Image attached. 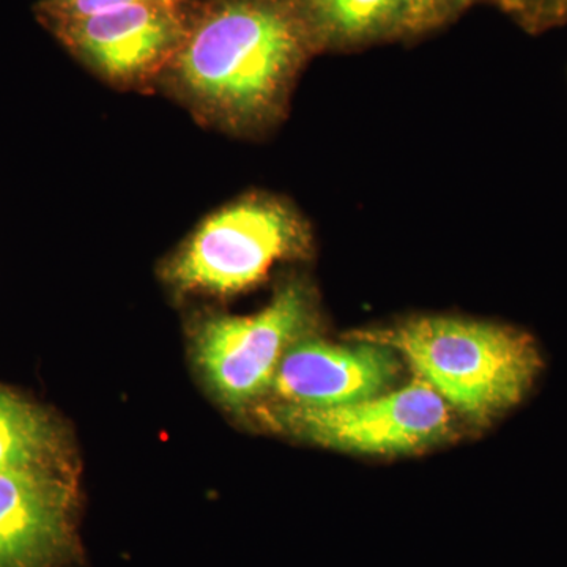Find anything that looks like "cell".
<instances>
[{
	"label": "cell",
	"mask_w": 567,
	"mask_h": 567,
	"mask_svg": "<svg viewBox=\"0 0 567 567\" xmlns=\"http://www.w3.org/2000/svg\"><path fill=\"white\" fill-rule=\"evenodd\" d=\"M352 339L390 347L447 405L476 423L517 405L543 368L525 331L458 317H415L357 331Z\"/></svg>",
	"instance_id": "obj_2"
},
{
	"label": "cell",
	"mask_w": 567,
	"mask_h": 567,
	"mask_svg": "<svg viewBox=\"0 0 567 567\" xmlns=\"http://www.w3.org/2000/svg\"><path fill=\"white\" fill-rule=\"evenodd\" d=\"M76 547L73 488L63 472H0V567H62Z\"/></svg>",
	"instance_id": "obj_7"
},
{
	"label": "cell",
	"mask_w": 567,
	"mask_h": 567,
	"mask_svg": "<svg viewBox=\"0 0 567 567\" xmlns=\"http://www.w3.org/2000/svg\"><path fill=\"white\" fill-rule=\"evenodd\" d=\"M192 13L188 0H155L63 22L50 31L104 80L141 87L166 73Z\"/></svg>",
	"instance_id": "obj_6"
},
{
	"label": "cell",
	"mask_w": 567,
	"mask_h": 567,
	"mask_svg": "<svg viewBox=\"0 0 567 567\" xmlns=\"http://www.w3.org/2000/svg\"><path fill=\"white\" fill-rule=\"evenodd\" d=\"M311 227L292 205L249 194L213 213L164 265L163 276L186 293L227 297L251 289L271 267L303 259Z\"/></svg>",
	"instance_id": "obj_3"
},
{
	"label": "cell",
	"mask_w": 567,
	"mask_h": 567,
	"mask_svg": "<svg viewBox=\"0 0 567 567\" xmlns=\"http://www.w3.org/2000/svg\"><path fill=\"white\" fill-rule=\"evenodd\" d=\"M62 431L54 417L20 394L0 388V472H63Z\"/></svg>",
	"instance_id": "obj_10"
},
{
	"label": "cell",
	"mask_w": 567,
	"mask_h": 567,
	"mask_svg": "<svg viewBox=\"0 0 567 567\" xmlns=\"http://www.w3.org/2000/svg\"><path fill=\"white\" fill-rule=\"evenodd\" d=\"M312 52L293 0H210L164 74L204 121L252 136L281 121Z\"/></svg>",
	"instance_id": "obj_1"
},
{
	"label": "cell",
	"mask_w": 567,
	"mask_h": 567,
	"mask_svg": "<svg viewBox=\"0 0 567 567\" xmlns=\"http://www.w3.org/2000/svg\"><path fill=\"white\" fill-rule=\"evenodd\" d=\"M317 51H347L421 33V0H293Z\"/></svg>",
	"instance_id": "obj_9"
},
{
	"label": "cell",
	"mask_w": 567,
	"mask_h": 567,
	"mask_svg": "<svg viewBox=\"0 0 567 567\" xmlns=\"http://www.w3.org/2000/svg\"><path fill=\"white\" fill-rule=\"evenodd\" d=\"M316 303L301 281L282 286L252 316H212L194 336V354L224 404L240 409L271 390L287 350L315 327Z\"/></svg>",
	"instance_id": "obj_4"
},
{
	"label": "cell",
	"mask_w": 567,
	"mask_h": 567,
	"mask_svg": "<svg viewBox=\"0 0 567 567\" xmlns=\"http://www.w3.org/2000/svg\"><path fill=\"white\" fill-rule=\"evenodd\" d=\"M527 31L537 33L567 21V0H494Z\"/></svg>",
	"instance_id": "obj_12"
},
{
	"label": "cell",
	"mask_w": 567,
	"mask_h": 567,
	"mask_svg": "<svg viewBox=\"0 0 567 567\" xmlns=\"http://www.w3.org/2000/svg\"><path fill=\"white\" fill-rule=\"evenodd\" d=\"M475 2L476 0H421V33L453 20L456 14Z\"/></svg>",
	"instance_id": "obj_13"
},
{
	"label": "cell",
	"mask_w": 567,
	"mask_h": 567,
	"mask_svg": "<svg viewBox=\"0 0 567 567\" xmlns=\"http://www.w3.org/2000/svg\"><path fill=\"white\" fill-rule=\"evenodd\" d=\"M271 427L324 447L360 454L415 453L450 432V409L424 380L338 406L278 404Z\"/></svg>",
	"instance_id": "obj_5"
},
{
	"label": "cell",
	"mask_w": 567,
	"mask_h": 567,
	"mask_svg": "<svg viewBox=\"0 0 567 567\" xmlns=\"http://www.w3.org/2000/svg\"><path fill=\"white\" fill-rule=\"evenodd\" d=\"M155 0H40L37 17L48 29L63 22L84 20L106 11Z\"/></svg>",
	"instance_id": "obj_11"
},
{
	"label": "cell",
	"mask_w": 567,
	"mask_h": 567,
	"mask_svg": "<svg viewBox=\"0 0 567 567\" xmlns=\"http://www.w3.org/2000/svg\"><path fill=\"white\" fill-rule=\"evenodd\" d=\"M401 365L390 347L363 341L336 346L306 336L284 354L270 391L281 404H353L393 390Z\"/></svg>",
	"instance_id": "obj_8"
}]
</instances>
